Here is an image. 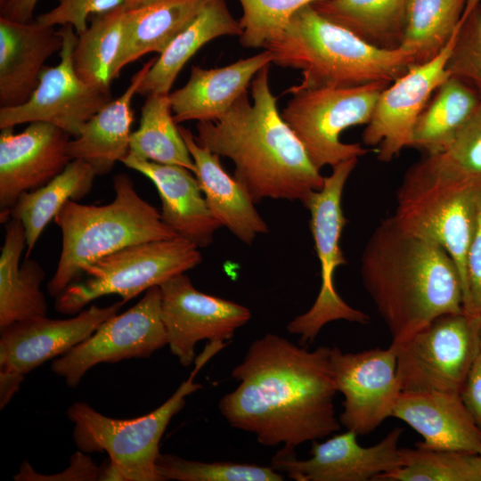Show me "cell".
Instances as JSON below:
<instances>
[{"label":"cell","instance_id":"3","mask_svg":"<svg viewBox=\"0 0 481 481\" xmlns=\"http://www.w3.org/2000/svg\"><path fill=\"white\" fill-rule=\"evenodd\" d=\"M364 289L397 346L437 317L464 311L458 267L440 245L379 222L361 257Z\"/></svg>","mask_w":481,"mask_h":481},{"label":"cell","instance_id":"26","mask_svg":"<svg viewBox=\"0 0 481 481\" xmlns=\"http://www.w3.org/2000/svg\"><path fill=\"white\" fill-rule=\"evenodd\" d=\"M209 0H157L127 8L120 50L113 78L121 69L149 53L161 54L197 18Z\"/></svg>","mask_w":481,"mask_h":481},{"label":"cell","instance_id":"39","mask_svg":"<svg viewBox=\"0 0 481 481\" xmlns=\"http://www.w3.org/2000/svg\"><path fill=\"white\" fill-rule=\"evenodd\" d=\"M434 155L453 174L481 181V106L452 143Z\"/></svg>","mask_w":481,"mask_h":481},{"label":"cell","instance_id":"7","mask_svg":"<svg viewBox=\"0 0 481 481\" xmlns=\"http://www.w3.org/2000/svg\"><path fill=\"white\" fill-rule=\"evenodd\" d=\"M209 359L201 353L189 378L165 403L143 416L113 419L83 402L68 409L77 448L87 452H106L109 455V462L101 468L99 480L163 481L156 464L160 439L171 419L183 408L185 397L202 387L194 382V377Z\"/></svg>","mask_w":481,"mask_h":481},{"label":"cell","instance_id":"33","mask_svg":"<svg viewBox=\"0 0 481 481\" xmlns=\"http://www.w3.org/2000/svg\"><path fill=\"white\" fill-rule=\"evenodd\" d=\"M127 7L90 16L73 52L77 74L86 83L110 90L113 69L122 44Z\"/></svg>","mask_w":481,"mask_h":481},{"label":"cell","instance_id":"31","mask_svg":"<svg viewBox=\"0 0 481 481\" xmlns=\"http://www.w3.org/2000/svg\"><path fill=\"white\" fill-rule=\"evenodd\" d=\"M406 0H319L312 4L327 20L382 49L399 48Z\"/></svg>","mask_w":481,"mask_h":481},{"label":"cell","instance_id":"19","mask_svg":"<svg viewBox=\"0 0 481 481\" xmlns=\"http://www.w3.org/2000/svg\"><path fill=\"white\" fill-rule=\"evenodd\" d=\"M123 305L122 301L104 307L94 305L69 319L43 315L11 324L1 330L0 372L24 376L66 354L117 314Z\"/></svg>","mask_w":481,"mask_h":481},{"label":"cell","instance_id":"36","mask_svg":"<svg viewBox=\"0 0 481 481\" xmlns=\"http://www.w3.org/2000/svg\"><path fill=\"white\" fill-rule=\"evenodd\" d=\"M157 469L166 480L178 481H282L283 476L272 466L216 461H189L160 453Z\"/></svg>","mask_w":481,"mask_h":481},{"label":"cell","instance_id":"44","mask_svg":"<svg viewBox=\"0 0 481 481\" xmlns=\"http://www.w3.org/2000/svg\"><path fill=\"white\" fill-rule=\"evenodd\" d=\"M23 375L0 372V406L4 408L19 390Z\"/></svg>","mask_w":481,"mask_h":481},{"label":"cell","instance_id":"46","mask_svg":"<svg viewBox=\"0 0 481 481\" xmlns=\"http://www.w3.org/2000/svg\"><path fill=\"white\" fill-rule=\"evenodd\" d=\"M479 348L481 351V321H480V329H479Z\"/></svg>","mask_w":481,"mask_h":481},{"label":"cell","instance_id":"15","mask_svg":"<svg viewBox=\"0 0 481 481\" xmlns=\"http://www.w3.org/2000/svg\"><path fill=\"white\" fill-rule=\"evenodd\" d=\"M159 289L167 345L184 367L195 360L198 342L224 343L251 317L248 307L200 291L185 273L170 278Z\"/></svg>","mask_w":481,"mask_h":481},{"label":"cell","instance_id":"5","mask_svg":"<svg viewBox=\"0 0 481 481\" xmlns=\"http://www.w3.org/2000/svg\"><path fill=\"white\" fill-rule=\"evenodd\" d=\"M114 200L102 206L69 200L54 217L61 251L47 289L57 298L88 265L127 246L177 237L160 212L136 192L132 179L113 177Z\"/></svg>","mask_w":481,"mask_h":481},{"label":"cell","instance_id":"18","mask_svg":"<svg viewBox=\"0 0 481 481\" xmlns=\"http://www.w3.org/2000/svg\"><path fill=\"white\" fill-rule=\"evenodd\" d=\"M70 135L45 122H31L20 133L13 127L0 134V219L25 192L37 189L61 174L72 160L68 153Z\"/></svg>","mask_w":481,"mask_h":481},{"label":"cell","instance_id":"43","mask_svg":"<svg viewBox=\"0 0 481 481\" xmlns=\"http://www.w3.org/2000/svg\"><path fill=\"white\" fill-rule=\"evenodd\" d=\"M37 1L0 0V17L19 22L31 21Z\"/></svg>","mask_w":481,"mask_h":481},{"label":"cell","instance_id":"21","mask_svg":"<svg viewBox=\"0 0 481 481\" xmlns=\"http://www.w3.org/2000/svg\"><path fill=\"white\" fill-rule=\"evenodd\" d=\"M63 44L61 36L37 20L0 17V106L26 102L36 90L45 62Z\"/></svg>","mask_w":481,"mask_h":481},{"label":"cell","instance_id":"34","mask_svg":"<svg viewBox=\"0 0 481 481\" xmlns=\"http://www.w3.org/2000/svg\"><path fill=\"white\" fill-rule=\"evenodd\" d=\"M468 0H406L400 47L413 64L436 57L461 22Z\"/></svg>","mask_w":481,"mask_h":481},{"label":"cell","instance_id":"10","mask_svg":"<svg viewBox=\"0 0 481 481\" xmlns=\"http://www.w3.org/2000/svg\"><path fill=\"white\" fill-rule=\"evenodd\" d=\"M358 158L344 160L324 177L323 186L310 192L302 204L310 213V230L321 265V288L308 311L295 317L287 325L292 334L300 336L301 345L313 343L322 328L333 321L345 320L365 324L370 317L347 305L338 294L334 284L337 267L346 260L339 242L347 223L342 209V194L346 180Z\"/></svg>","mask_w":481,"mask_h":481},{"label":"cell","instance_id":"37","mask_svg":"<svg viewBox=\"0 0 481 481\" xmlns=\"http://www.w3.org/2000/svg\"><path fill=\"white\" fill-rule=\"evenodd\" d=\"M319 0H239L243 14L240 21V43L245 48H259L278 37L291 16L301 7Z\"/></svg>","mask_w":481,"mask_h":481},{"label":"cell","instance_id":"12","mask_svg":"<svg viewBox=\"0 0 481 481\" xmlns=\"http://www.w3.org/2000/svg\"><path fill=\"white\" fill-rule=\"evenodd\" d=\"M58 33L63 39L60 62L45 67L39 83L23 104L0 108V129L31 122H45L77 137L82 126L111 102L110 90L84 81L73 65L78 35L71 25Z\"/></svg>","mask_w":481,"mask_h":481},{"label":"cell","instance_id":"22","mask_svg":"<svg viewBox=\"0 0 481 481\" xmlns=\"http://www.w3.org/2000/svg\"><path fill=\"white\" fill-rule=\"evenodd\" d=\"M391 417L402 420L423 437L417 447L456 450L481 454V430L460 394L404 392Z\"/></svg>","mask_w":481,"mask_h":481},{"label":"cell","instance_id":"14","mask_svg":"<svg viewBox=\"0 0 481 481\" xmlns=\"http://www.w3.org/2000/svg\"><path fill=\"white\" fill-rule=\"evenodd\" d=\"M463 16V14H462ZM462 17L446 45L433 59L409 67L379 94L362 139L377 146V158L387 163L411 147L416 122L435 91L448 78L447 61Z\"/></svg>","mask_w":481,"mask_h":481},{"label":"cell","instance_id":"4","mask_svg":"<svg viewBox=\"0 0 481 481\" xmlns=\"http://www.w3.org/2000/svg\"><path fill=\"white\" fill-rule=\"evenodd\" d=\"M264 49L276 65L301 71L300 83L289 90L390 84L413 65L412 54L402 47L370 45L322 16L311 4L298 10Z\"/></svg>","mask_w":481,"mask_h":481},{"label":"cell","instance_id":"17","mask_svg":"<svg viewBox=\"0 0 481 481\" xmlns=\"http://www.w3.org/2000/svg\"><path fill=\"white\" fill-rule=\"evenodd\" d=\"M402 428H395L379 443L363 447L357 434L347 430L323 443L312 442L311 458L297 460L295 452H278L272 467L297 481H368L403 464L399 440Z\"/></svg>","mask_w":481,"mask_h":481},{"label":"cell","instance_id":"25","mask_svg":"<svg viewBox=\"0 0 481 481\" xmlns=\"http://www.w3.org/2000/svg\"><path fill=\"white\" fill-rule=\"evenodd\" d=\"M156 59L144 63L134 75L126 91L94 114L82 126L79 135L69 140L68 153L71 159L89 163L97 175H102L126 156L134 120L132 100Z\"/></svg>","mask_w":481,"mask_h":481},{"label":"cell","instance_id":"13","mask_svg":"<svg viewBox=\"0 0 481 481\" xmlns=\"http://www.w3.org/2000/svg\"><path fill=\"white\" fill-rule=\"evenodd\" d=\"M166 345L160 289L154 286L134 306L106 320L90 337L54 360L52 371L76 387L99 363L150 357Z\"/></svg>","mask_w":481,"mask_h":481},{"label":"cell","instance_id":"38","mask_svg":"<svg viewBox=\"0 0 481 481\" xmlns=\"http://www.w3.org/2000/svg\"><path fill=\"white\" fill-rule=\"evenodd\" d=\"M450 77L459 78L481 99V0H468L450 57Z\"/></svg>","mask_w":481,"mask_h":481},{"label":"cell","instance_id":"11","mask_svg":"<svg viewBox=\"0 0 481 481\" xmlns=\"http://www.w3.org/2000/svg\"><path fill=\"white\" fill-rule=\"evenodd\" d=\"M481 316L441 315L404 342L392 346L404 392L460 394L480 351Z\"/></svg>","mask_w":481,"mask_h":481},{"label":"cell","instance_id":"42","mask_svg":"<svg viewBox=\"0 0 481 481\" xmlns=\"http://www.w3.org/2000/svg\"><path fill=\"white\" fill-rule=\"evenodd\" d=\"M460 395L476 425L481 430V351L470 367Z\"/></svg>","mask_w":481,"mask_h":481},{"label":"cell","instance_id":"29","mask_svg":"<svg viewBox=\"0 0 481 481\" xmlns=\"http://www.w3.org/2000/svg\"><path fill=\"white\" fill-rule=\"evenodd\" d=\"M94 168L82 159H72L64 170L43 186L23 192L9 210V219L20 220L25 230L26 257H29L42 232L70 200H78L92 189Z\"/></svg>","mask_w":481,"mask_h":481},{"label":"cell","instance_id":"6","mask_svg":"<svg viewBox=\"0 0 481 481\" xmlns=\"http://www.w3.org/2000/svg\"><path fill=\"white\" fill-rule=\"evenodd\" d=\"M481 181L459 176L435 155H427L405 172L392 216L412 235L442 246L455 262L469 306L467 259L473 235Z\"/></svg>","mask_w":481,"mask_h":481},{"label":"cell","instance_id":"16","mask_svg":"<svg viewBox=\"0 0 481 481\" xmlns=\"http://www.w3.org/2000/svg\"><path fill=\"white\" fill-rule=\"evenodd\" d=\"M330 362L338 392L344 395L338 420L347 430L365 436L391 417L401 387L393 346L359 353L330 350Z\"/></svg>","mask_w":481,"mask_h":481},{"label":"cell","instance_id":"41","mask_svg":"<svg viewBox=\"0 0 481 481\" xmlns=\"http://www.w3.org/2000/svg\"><path fill=\"white\" fill-rule=\"evenodd\" d=\"M469 306L466 314L481 316V184L477 196V213L468 259Z\"/></svg>","mask_w":481,"mask_h":481},{"label":"cell","instance_id":"9","mask_svg":"<svg viewBox=\"0 0 481 481\" xmlns=\"http://www.w3.org/2000/svg\"><path fill=\"white\" fill-rule=\"evenodd\" d=\"M390 84L288 90L293 96L281 115L314 166L318 170L333 167L370 151L360 143H342L340 135L348 127L368 124L380 93Z\"/></svg>","mask_w":481,"mask_h":481},{"label":"cell","instance_id":"35","mask_svg":"<svg viewBox=\"0 0 481 481\" xmlns=\"http://www.w3.org/2000/svg\"><path fill=\"white\" fill-rule=\"evenodd\" d=\"M403 464L374 480L481 481V454L456 450L401 448Z\"/></svg>","mask_w":481,"mask_h":481},{"label":"cell","instance_id":"2","mask_svg":"<svg viewBox=\"0 0 481 481\" xmlns=\"http://www.w3.org/2000/svg\"><path fill=\"white\" fill-rule=\"evenodd\" d=\"M269 65L255 76L248 91L212 121L197 124V143L230 159L233 177L257 204L264 199L299 200L323 186L322 176L284 121L269 84Z\"/></svg>","mask_w":481,"mask_h":481},{"label":"cell","instance_id":"32","mask_svg":"<svg viewBox=\"0 0 481 481\" xmlns=\"http://www.w3.org/2000/svg\"><path fill=\"white\" fill-rule=\"evenodd\" d=\"M168 95L147 96L140 126L130 136L128 153L160 164L180 166L194 174L196 167L174 120Z\"/></svg>","mask_w":481,"mask_h":481},{"label":"cell","instance_id":"1","mask_svg":"<svg viewBox=\"0 0 481 481\" xmlns=\"http://www.w3.org/2000/svg\"><path fill=\"white\" fill-rule=\"evenodd\" d=\"M330 350L309 351L272 333L256 339L232 371L239 385L219 401L221 414L263 445L283 444L282 453L339 430Z\"/></svg>","mask_w":481,"mask_h":481},{"label":"cell","instance_id":"28","mask_svg":"<svg viewBox=\"0 0 481 481\" xmlns=\"http://www.w3.org/2000/svg\"><path fill=\"white\" fill-rule=\"evenodd\" d=\"M242 31L224 0H209L191 25L156 59L137 94H169L180 70L201 46L218 37H240Z\"/></svg>","mask_w":481,"mask_h":481},{"label":"cell","instance_id":"45","mask_svg":"<svg viewBox=\"0 0 481 481\" xmlns=\"http://www.w3.org/2000/svg\"><path fill=\"white\" fill-rule=\"evenodd\" d=\"M157 0H125V4L127 8H136L142 5L148 4Z\"/></svg>","mask_w":481,"mask_h":481},{"label":"cell","instance_id":"8","mask_svg":"<svg viewBox=\"0 0 481 481\" xmlns=\"http://www.w3.org/2000/svg\"><path fill=\"white\" fill-rule=\"evenodd\" d=\"M195 244L181 237L127 246L88 265V278L69 284L57 298L55 308L75 314L93 300L118 295L123 304L202 261Z\"/></svg>","mask_w":481,"mask_h":481},{"label":"cell","instance_id":"30","mask_svg":"<svg viewBox=\"0 0 481 481\" xmlns=\"http://www.w3.org/2000/svg\"><path fill=\"white\" fill-rule=\"evenodd\" d=\"M481 106L476 90L450 77L434 93L420 113L411 147L427 155L444 151Z\"/></svg>","mask_w":481,"mask_h":481},{"label":"cell","instance_id":"20","mask_svg":"<svg viewBox=\"0 0 481 481\" xmlns=\"http://www.w3.org/2000/svg\"><path fill=\"white\" fill-rule=\"evenodd\" d=\"M149 178L161 201L162 221L181 238L207 248L222 227L211 214L195 175L185 167L140 159L130 153L121 160Z\"/></svg>","mask_w":481,"mask_h":481},{"label":"cell","instance_id":"40","mask_svg":"<svg viewBox=\"0 0 481 481\" xmlns=\"http://www.w3.org/2000/svg\"><path fill=\"white\" fill-rule=\"evenodd\" d=\"M58 4L37 17L45 26L71 25L80 35L88 27V17L101 14L125 4V0H57Z\"/></svg>","mask_w":481,"mask_h":481},{"label":"cell","instance_id":"27","mask_svg":"<svg viewBox=\"0 0 481 481\" xmlns=\"http://www.w3.org/2000/svg\"><path fill=\"white\" fill-rule=\"evenodd\" d=\"M0 255V330L11 324L46 315L47 304L40 289L45 271L38 262L26 257L24 227L20 220L10 218L5 224Z\"/></svg>","mask_w":481,"mask_h":481},{"label":"cell","instance_id":"23","mask_svg":"<svg viewBox=\"0 0 481 481\" xmlns=\"http://www.w3.org/2000/svg\"><path fill=\"white\" fill-rule=\"evenodd\" d=\"M272 61V53L264 49L257 55L221 68L192 66L187 83L168 95L174 120L179 124L217 119L248 91L257 73Z\"/></svg>","mask_w":481,"mask_h":481},{"label":"cell","instance_id":"24","mask_svg":"<svg viewBox=\"0 0 481 481\" xmlns=\"http://www.w3.org/2000/svg\"><path fill=\"white\" fill-rule=\"evenodd\" d=\"M194 161L195 176L208 207L222 226L243 243L250 245L258 234L269 232L245 188L222 167L219 156L200 145L195 135L178 126Z\"/></svg>","mask_w":481,"mask_h":481}]
</instances>
